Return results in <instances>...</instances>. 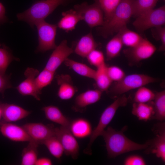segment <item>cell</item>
<instances>
[{
	"instance_id": "9c48e42d",
	"label": "cell",
	"mask_w": 165,
	"mask_h": 165,
	"mask_svg": "<svg viewBox=\"0 0 165 165\" xmlns=\"http://www.w3.org/2000/svg\"><path fill=\"white\" fill-rule=\"evenodd\" d=\"M55 135L63 147L64 152L73 159H77L79 154V145L68 128L61 126L60 127H55Z\"/></svg>"
},
{
	"instance_id": "cb8c5ba5",
	"label": "cell",
	"mask_w": 165,
	"mask_h": 165,
	"mask_svg": "<svg viewBox=\"0 0 165 165\" xmlns=\"http://www.w3.org/2000/svg\"><path fill=\"white\" fill-rule=\"evenodd\" d=\"M107 67L105 63L97 68L94 79L97 89L102 92L107 91L110 88L112 82L108 74Z\"/></svg>"
},
{
	"instance_id": "8992f818",
	"label": "cell",
	"mask_w": 165,
	"mask_h": 165,
	"mask_svg": "<svg viewBox=\"0 0 165 165\" xmlns=\"http://www.w3.org/2000/svg\"><path fill=\"white\" fill-rule=\"evenodd\" d=\"M165 24V6L153 9L136 17L133 24L138 31L143 32L150 28L162 26Z\"/></svg>"
},
{
	"instance_id": "8d00e7d4",
	"label": "cell",
	"mask_w": 165,
	"mask_h": 165,
	"mask_svg": "<svg viewBox=\"0 0 165 165\" xmlns=\"http://www.w3.org/2000/svg\"><path fill=\"white\" fill-rule=\"evenodd\" d=\"M107 70L108 74L112 82H117L120 81L126 75L124 71L117 66H107Z\"/></svg>"
},
{
	"instance_id": "4fadbf2b",
	"label": "cell",
	"mask_w": 165,
	"mask_h": 165,
	"mask_svg": "<svg viewBox=\"0 0 165 165\" xmlns=\"http://www.w3.org/2000/svg\"><path fill=\"white\" fill-rule=\"evenodd\" d=\"M39 73V71L32 68H28L24 75L26 78L16 88L22 96H31L38 101L40 100V95L42 92L36 86L35 78Z\"/></svg>"
},
{
	"instance_id": "30bf717a",
	"label": "cell",
	"mask_w": 165,
	"mask_h": 165,
	"mask_svg": "<svg viewBox=\"0 0 165 165\" xmlns=\"http://www.w3.org/2000/svg\"><path fill=\"white\" fill-rule=\"evenodd\" d=\"M22 127L33 141L38 145L42 144L46 140L55 135V127L52 125L42 123H28Z\"/></svg>"
},
{
	"instance_id": "6da1fadb",
	"label": "cell",
	"mask_w": 165,
	"mask_h": 165,
	"mask_svg": "<svg viewBox=\"0 0 165 165\" xmlns=\"http://www.w3.org/2000/svg\"><path fill=\"white\" fill-rule=\"evenodd\" d=\"M101 136L105 140L108 156L115 158L124 153L145 149L148 146L147 142L144 144L136 143L127 138L122 130L116 131L111 127L105 130Z\"/></svg>"
},
{
	"instance_id": "e0dca14e",
	"label": "cell",
	"mask_w": 165,
	"mask_h": 165,
	"mask_svg": "<svg viewBox=\"0 0 165 165\" xmlns=\"http://www.w3.org/2000/svg\"><path fill=\"white\" fill-rule=\"evenodd\" d=\"M59 86L57 92L58 97L62 100H68L72 98L77 91L70 75L68 74L57 75L55 76Z\"/></svg>"
},
{
	"instance_id": "5bb4252c",
	"label": "cell",
	"mask_w": 165,
	"mask_h": 165,
	"mask_svg": "<svg viewBox=\"0 0 165 165\" xmlns=\"http://www.w3.org/2000/svg\"><path fill=\"white\" fill-rule=\"evenodd\" d=\"M74 52V50L68 46L67 41L62 40L54 49L45 68L55 72L61 64Z\"/></svg>"
},
{
	"instance_id": "5b68a950",
	"label": "cell",
	"mask_w": 165,
	"mask_h": 165,
	"mask_svg": "<svg viewBox=\"0 0 165 165\" xmlns=\"http://www.w3.org/2000/svg\"><path fill=\"white\" fill-rule=\"evenodd\" d=\"M157 80L156 78L144 74L126 75L122 80L116 82L109 88V94L112 98L119 97L129 91L138 89Z\"/></svg>"
},
{
	"instance_id": "d6a6232c",
	"label": "cell",
	"mask_w": 165,
	"mask_h": 165,
	"mask_svg": "<svg viewBox=\"0 0 165 165\" xmlns=\"http://www.w3.org/2000/svg\"><path fill=\"white\" fill-rule=\"evenodd\" d=\"M159 0H135L134 4L133 16L137 17L154 8Z\"/></svg>"
},
{
	"instance_id": "ba28073f",
	"label": "cell",
	"mask_w": 165,
	"mask_h": 165,
	"mask_svg": "<svg viewBox=\"0 0 165 165\" xmlns=\"http://www.w3.org/2000/svg\"><path fill=\"white\" fill-rule=\"evenodd\" d=\"M74 9L80 15L82 20L84 21L90 28L102 26L104 25V13L97 2L90 5L84 2L75 6Z\"/></svg>"
},
{
	"instance_id": "ffe728a7",
	"label": "cell",
	"mask_w": 165,
	"mask_h": 165,
	"mask_svg": "<svg viewBox=\"0 0 165 165\" xmlns=\"http://www.w3.org/2000/svg\"><path fill=\"white\" fill-rule=\"evenodd\" d=\"M97 44L91 32L82 36L78 42L74 52L78 55L86 57L92 51L96 49Z\"/></svg>"
},
{
	"instance_id": "ab89813d",
	"label": "cell",
	"mask_w": 165,
	"mask_h": 165,
	"mask_svg": "<svg viewBox=\"0 0 165 165\" xmlns=\"http://www.w3.org/2000/svg\"><path fill=\"white\" fill-rule=\"evenodd\" d=\"M125 165H145V161L141 156L136 155H132L127 157L124 162Z\"/></svg>"
},
{
	"instance_id": "7bdbcfd3",
	"label": "cell",
	"mask_w": 165,
	"mask_h": 165,
	"mask_svg": "<svg viewBox=\"0 0 165 165\" xmlns=\"http://www.w3.org/2000/svg\"><path fill=\"white\" fill-rule=\"evenodd\" d=\"M2 118V112L1 109L0 107V123L1 121V119Z\"/></svg>"
},
{
	"instance_id": "e575fe53",
	"label": "cell",
	"mask_w": 165,
	"mask_h": 165,
	"mask_svg": "<svg viewBox=\"0 0 165 165\" xmlns=\"http://www.w3.org/2000/svg\"><path fill=\"white\" fill-rule=\"evenodd\" d=\"M55 72L45 68L38 73L35 78L36 86L38 89L42 92V89L50 85L52 81Z\"/></svg>"
},
{
	"instance_id": "74e56055",
	"label": "cell",
	"mask_w": 165,
	"mask_h": 165,
	"mask_svg": "<svg viewBox=\"0 0 165 165\" xmlns=\"http://www.w3.org/2000/svg\"><path fill=\"white\" fill-rule=\"evenodd\" d=\"M152 35L156 39L160 40L161 44L159 47L158 50L162 51L165 50V28L160 26L152 28Z\"/></svg>"
},
{
	"instance_id": "ac0fdd59",
	"label": "cell",
	"mask_w": 165,
	"mask_h": 165,
	"mask_svg": "<svg viewBox=\"0 0 165 165\" xmlns=\"http://www.w3.org/2000/svg\"><path fill=\"white\" fill-rule=\"evenodd\" d=\"M102 92L98 89L90 90L79 94L75 99L73 109L77 112L82 111L87 106L98 101Z\"/></svg>"
},
{
	"instance_id": "f1b7e54d",
	"label": "cell",
	"mask_w": 165,
	"mask_h": 165,
	"mask_svg": "<svg viewBox=\"0 0 165 165\" xmlns=\"http://www.w3.org/2000/svg\"><path fill=\"white\" fill-rule=\"evenodd\" d=\"M123 45L119 34L116 35L107 44L106 48V59L111 60L119 54Z\"/></svg>"
},
{
	"instance_id": "484cf974",
	"label": "cell",
	"mask_w": 165,
	"mask_h": 165,
	"mask_svg": "<svg viewBox=\"0 0 165 165\" xmlns=\"http://www.w3.org/2000/svg\"><path fill=\"white\" fill-rule=\"evenodd\" d=\"M38 144L33 141L29 142L28 145L23 150L21 165H35L37 160Z\"/></svg>"
},
{
	"instance_id": "1f68e13d",
	"label": "cell",
	"mask_w": 165,
	"mask_h": 165,
	"mask_svg": "<svg viewBox=\"0 0 165 165\" xmlns=\"http://www.w3.org/2000/svg\"><path fill=\"white\" fill-rule=\"evenodd\" d=\"M19 59L13 56L9 48L4 45L0 47V73L5 74L6 70L10 63Z\"/></svg>"
},
{
	"instance_id": "d4e9b609",
	"label": "cell",
	"mask_w": 165,
	"mask_h": 165,
	"mask_svg": "<svg viewBox=\"0 0 165 165\" xmlns=\"http://www.w3.org/2000/svg\"><path fill=\"white\" fill-rule=\"evenodd\" d=\"M65 65L78 74L94 79L96 70L86 64L67 58L64 62Z\"/></svg>"
},
{
	"instance_id": "277c9868",
	"label": "cell",
	"mask_w": 165,
	"mask_h": 165,
	"mask_svg": "<svg viewBox=\"0 0 165 165\" xmlns=\"http://www.w3.org/2000/svg\"><path fill=\"white\" fill-rule=\"evenodd\" d=\"M128 99L124 94L117 97L111 104L108 106L103 111L100 117L97 126L92 130L90 136V139L86 147L83 152L85 154L91 155L92 154L91 147L96 139L105 128L111 122L118 108L127 105Z\"/></svg>"
},
{
	"instance_id": "f546056e",
	"label": "cell",
	"mask_w": 165,
	"mask_h": 165,
	"mask_svg": "<svg viewBox=\"0 0 165 165\" xmlns=\"http://www.w3.org/2000/svg\"><path fill=\"white\" fill-rule=\"evenodd\" d=\"M42 144L46 147L50 154L57 159H60L64 152L63 147L55 135L48 138Z\"/></svg>"
},
{
	"instance_id": "52a82bcc",
	"label": "cell",
	"mask_w": 165,
	"mask_h": 165,
	"mask_svg": "<svg viewBox=\"0 0 165 165\" xmlns=\"http://www.w3.org/2000/svg\"><path fill=\"white\" fill-rule=\"evenodd\" d=\"M35 25L38 41L36 52L43 53L54 49L57 46L55 42L57 25L48 23L44 20L38 22Z\"/></svg>"
},
{
	"instance_id": "83f0119b",
	"label": "cell",
	"mask_w": 165,
	"mask_h": 165,
	"mask_svg": "<svg viewBox=\"0 0 165 165\" xmlns=\"http://www.w3.org/2000/svg\"><path fill=\"white\" fill-rule=\"evenodd\" d=\"M154 115L153 118L161 122L165 119V90L155 93L153 101Z\"/></svg>"
},
{
	"instance_id": "4316f807",
	"label": "cell",
	"mask_w": 165,
	"mask_h": 165,
	"mask_svg": "<svg viewBox=\"0 0 165 165\" xmlns=\"http://www.w3.org/2000/svg\"><path fill=\"white\" fill-rule=\"evenodd\" d=\"M123 45L129 48L134 47L139 44L143 38L138 33L128 29L127 26L117 32Z\"/></svg>"
},
{
	"instance_id": "2e32d148",
	"label": "cell",
	"mask_w": 165,
	"mask_h": 165,
	"mask_svg": "<svg viewBox=\"0 0 165 165\" xmlns=\"http://www.w3.org/2000/svg\"><path fill=\"white\" fill-rule=\"evenodd\" d=\"M2 119V121L11 123L26 117L31 112L14 104L0 103Z\"/></svg>"
},
{
	"instance_id": "9a60e30c",
	"label": "cell",
	"mask_w": 165,
	"mask_h": 165,
	"mask_svg": "<svg viewBox=\"0 0 165 165\" xmlns=\"http://www.w3.org/2000/svg\"><path fill=\"white\" fill-rule=\"evenodd\" d=\"M0 131L5 137L16 142H30L32 140L24 128L11 123L1 121Z\"/></svg>"
},
{
	"instance_id": "4dcf8cb0",
	"label": "cell",
	"mask_w": 165,
	"mask_h": 165,
	"mask_svg": "<svg viewBox=\"0 0 165 165\" xmlns=\"http://www.w3.org/2000/svg\"><path fill=\"white\" fill-rule=\"evenodd\" d=\"M102 10L104 18V24L111 19L121 0H95Z\"/></svg>"
},
{
	"instance_id": "d590c367",
	"label": "cell",
	"mask_w": 165,
	"mask_h": 165,
	"mask_svg": "<svg viewBox=\"0 0 165 165\" xmlns=\"http://www.w3.org/2000/svg\"><path fill=\"white\" fill-rule=\"evenodd\" d=\"M86 58L90 64L97 68L105 63L103 53L96 49L90 52Z\"/></svg>"
},
{
	"instance_id": "7c38bea8",
	"label": "cell",
	"mask_w": 165,
	"mask_h": 165,
	"mask_svg": "<svg viewBox=\"0 0 165 165\" xmlns=\"http://www.w3.org/2000/svg\"><path fill=\"white\" fill-rule=\"evenodd\" d=\"M156 137L147 142V147L145 149L147 154H154L165 162V124L164 122L158 123L156 125Z\"/></svg>"
},
{
	"instance_id": "d6986e66",
	"label": "cell",
	"mask_w": 165,
	"mask_h": 165,
	"mask_svg": "<svg viewBox=\"0 0 165 165\" xmlns=\"http://www.w3.org/2000/svg\"><path fill=\"white\" fill-rule=\"evenodd\" d=\"M68 128L75 138L79 139L90 137L93 130L89 121L82 118L71 120Z\"/></svg>"
},
{
	"instance_id": "44dd1931",
	"label": "cell",
	"mask_w": 165,
	"mask_h": 165,
	"mask_svg": "<svg viewBox=\"0 0 165 165\" xmlns=\"http://www.w3.org/2000/svg\"><path fill=\"white\" fill-rule=\"evenodd\" d=\"M62 17L58 22L57 27L66 32L72 31L75 28L77 23L82 20L81 16L74 9L62 13Z\"/></svg>"
},
{
	"instance_id": "836d02e7",
	"label": "cell",
	"mask_w": 165,
	"mask_h": 165,
	"mask_svg": "<svg viewBox=\"0 0 165 165\" xmlns=\"http://www.w3.org/2000/svg\"><path fill=\"white\" fill-rule=\"evenodd\" d=\"M155 93L144 86L138 88L133 98L134 102L148 103L153 101Z\"/></svg>"
},
{
	"instance_id": "603a6c76",
	"label": "cell",
	"mask_w": 165,
	"mask_h": 165,
	"mask_svg": "<svg viewBox=\"0 0 165 165\" xmlns=\"http://www.w3.org/2000/svg\"><path fill=\"white\" fill-rule=\"evenodd\" d=\"M132 113L139 120L146 121L153 118L155 114L153 101L148 103L134 102Z\"/></svg>"
},
{
	"instance_id": "60d3db41",
	"label": "cell",
	"mask_w": 165,
	"mask_h": 165,
	"mask_svg": "<svg viewBox=\"0 0 165 165\" xmlns=\"http://www.w3.org/2000/svg\"><path fill=\"white\" fill-rule=\"evenodd\" d=\"M5 8L3 5L0 2V25L7 22L8 18L5 15Z\"/></svg>"
},
{
	"instance_id": "7a4b0ae2",
	"label": "cell",
	"mask_w": 165,
	"mask_h": 165,
	"mask_svg": "<svg viewBox=\"0 0 165 165\" xmlns=\"http://www.w3.org/2000/svg\"><path fill=\"white\" fill-rule=\"evenodd\" d=\"M135 0H121L109 21L99 29L101 35L107 38L127 26L133 16Z\"/></svg>"
},
{
	"instance_id": "f35d334b",
	"label": "cell",
	"mask_w": 165,
	"mask_h": 165,
	"mask_svg": "<svg viewBox=\"0 0 165 165\" xmlns=\"http://www.w3.org/2000/svg\"><path fill=\"white\" fill-rule=\"evenodd\" d=\"M10 75L0 73V93L3 96L5 90L12 88V86L10 80Z\"/></svg>"
},
{
	"instance_id": "b9f144b4",
	"label": "cell",
	"mask_w": 165,
	"mask_h": 165,
	"mask_svg": "<svg viewBox=\"0 0 165 165\" xmlns=\"http://www.w3.org/2000/svg\"><path fill=\"white\" fill-rule=\"evenodd\" d=\"M52 164L50 159L47 157H42L37 159L35 165H51Z\"/></svg>"
},
{
	"instance_id": "7402d4cb",
	"label": "cell",
	"mask_w": 165,
	"mask_h": 165,
	"mask_svg": "<svg viewBox=\"0 0 165 165\" xmlns=\"http://www.w3.org/2000/svg\"><path fill=\"white\" fill-rule=\"evenodd\" d=\"M42 110L43 111L47 119L61 126L69 127L71 120L62 113L57 107L50 105L43 107Z\"/></svg>"
},
{
	"instance_id": "3957f363",
	"label": "cell",
	"mask_w": 165,
	"mask_h": 165,
	"mask_svg": "<svg viewBox=\"0 0 165 165\" xmlns=\"http://www.w3.org/2000/svg\"><path fill=\"white\" fill-rule=\"evenodd\" d=\"M69 0H41L34 3L29 8L16 17L19 20L26 22L32 28L44 19L59 6L66 3Z\"/></svg>"
},
{
	"instance_id": "8fae6325",
	"label": "cell",
	"mask_w": 165,
	"mask_h": 165,
	"mask_svg": "<svg viewBox=\"0 0 165 165\" xmlns=\"http://www.w3.org/2000/svg\"><path fill=\"white\" fill-rule=\"evenodd\" d=\"M156 50V47L146 38H143L135 46L124 50V53L131 61L138 63L151 57Z\"/></svg>"
}]
</instances>
